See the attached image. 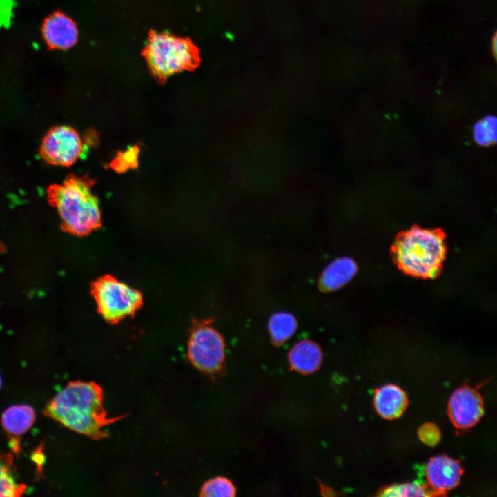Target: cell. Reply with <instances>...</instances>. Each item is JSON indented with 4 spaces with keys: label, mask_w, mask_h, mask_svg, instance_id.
I'll use <instances>...</instances> for the list:
<instances>
[{
    "label": "cell",
    "mask_w": 497,
    "mask_h": 497,
    "mask_svg": "<svg viewBox=\"0 0 497 497\" xmlns=\"http://www.w3.org/2000/svg\"><path fill=\"white\" fill-rule=\"evenodd\" d=\"M137 155L138 148L137 147H133L128 150L121 153L111 162V167L119 172H122L129 168L136 167L137 165Z\"/></svg>",
    "instance_id": "obj_20"
},
{
    "label": "cell",
    "mask_w": 497,
    "mask_h": 497,
    "mask_svg": "<svg viewBox=\"0 0 497 497\" xmlns=\"http://www.w3.org/2000/svg\"><path fill=\"white\" fill-rule=\"evenodd\" d=\"M83 153L79 133L68 126L52 128L44 136L39 149L41 157L48 164L70 166Z\"/></svg>",
    "instance_id": "obj_7"
},
{
    "label": "cell",
    "mask_w": 497,
    "mask_h": 497,
    "mask_svg": "<svg viewBox=\"0 0 497 497\" xmlns=\"http://www.w3.org/2000/svg\"><path fill=\"white\" fill-rule=\"evenodd\" d=\"M199 495L206 497H232L235 495V489L228 478L216 477L203 485Z\"/></svg>",
    "instance_id": "obj_18"
},
{
    "label": "cell",
    "mask_w": 497,
    "mask_h": 497,
    "mask_svg": "<svg viewBox=\"0 0 497 497\" xmlns=\"http://www.w3.org/2000/svg\"><path fill=\"white\" fill-rule=\"evenodd\" d=\"M1 376H0V388H1Z\"/></svg>",
    "instance_id": "obj_23"
},
{
    "label": "cell",
    "mask_w": 497,
    "mask_h": 497,
    "mask_svg": "<svg viewBox=\"0 0 497 497\" xmlns=\"http://www.w3.org/2000/svg\"><path fill=\"white\" fill-rule=\"evenodd\" d=\"M491 48H492V52L493 55L495 59H496V34H495L493 36L492 41H491Z\"/></svg>",
    "instance_id": "obj_22"
},
{
    "label": "cell",
    "mask_w": 497,
    "mask_h": 497,
    "mask_svg": "<svg viewBox=\"0 0 497 497\" xmlns=\"http://www.w3.org/2000/svg\"><path fill=\"white\" fill-rule=\"evenodd\" d=\"M473 136L480 145L487 146L494 143L497 137V121L494 116L488 115L475 124Z\"/></svg>",
    "instance_id": "obj_17"
},
{
    "label": "cell",
    "mask_w": 497,
    "mask_h": 497,
    "mask_svg": "<svg viewBox=\"0 0 497 497\" xmlns=\"http://www.w3.org/2000/svg\"><path fill=\"white\" fill-rule=\"evenodd\" d=\"M297 327L295 318L287 312L273 314L268 323L271 341L275 345L282 344L289 340L295 333Z\"/></svg>",
    "instance_id": "obj_16"
},
{
    "label": "cell",
    "mask_w": 497,
    "mask_h": 497,
    "mask_svg": "<svg viewBox=\"0 0 497 497\" xmlns=\"http://www.w3.org/2000/svg\"><path fill=\"white\" fill-rule=\"evenodd\" d=\"M210 322L203 321L193 327L188 342V358L199 370L215 373L223 364L225 344L222 336Z\"/></svg>",
    "instance_id": "obj_6"
},
{
    "label": "cell",
    "mask_w": 497,
    "mask_h": 497,
    "mask_svg": "<svg viewBox=\"0 0 497 497\" xmlns=\"http://www.w3.org/2000/svg\"><path fill=\"white\" fill-rule=\"evenodd\" d=\"M420 440L428 446L436 445L440 439L441 433L438 427L431 422L422 425L418 429Z\"/></svg>",
    "instance_id": "obj_21"
},
{
    "label": "cell",
    "mask_w": 497,
    "mask_h": 497,
    "mask_svg": "<svg viewBox=\"0 0 497 497\" xmlns=\"http://www.w3.org/2000/svg\"><path fill=\"white\" fill-rule=\"evenodd\" d=\"M357 270V265L352 259L347 257L338 258L324 269L318 281V287L326 293L336 291L347 284Z\"/></svg>",
    "instance_id": "obj_12"
},
{
    "label": "cell",
    "mask_w": 497,
    "mask_h": 497,
    "mask_svg": "<svg viewBox=\"0 0 497 497\" xmlns=\"http://www.w3.org/2000/svg\"><path fill=\"white\" fill-rule=\"evenodd\" d=\"M288 358L292 369L301 373L308 374L319 368L322 360V353L316 343L309 340H302L291 349Z\"/></svg>",
    "instance_id": "obj_14"
},
{
    "label": "cell",
    "mask_w": 497,
    "mask_h": 497,
    "mask_svg": "<svg viewBox=\"0 0 497 497\" xmlns=\"http://www.w3.org/2000/svg\"><path fill=\"white\" fill-rule=\"evenodd\" d=\"M41 32L48 49L50 50L70 49L79 39L77 23L61 10H55L43 19Z\"/></svg>",
    "instance_id": "obj_9"
},
{
    "label": "cell",
    "mask_w": 497,
    "mask_h": 497,
    "mask_svg": "<svg viewBox=\"0 0 497 497\" xmlns=\"http://www.w3.org/2000/svg\"><path fill=\"white\" fill-rule=\"evenodd\" d=\"M142 55L149 71L159 84L183 71L192 72L200 64L199 51L188 37L150 30Z\"/></svg>",
    "instance_id": "obj_4"
},
{
    "label": "cell",
    "mask_w": 497,
    "mask_h": 497,
    "mask_svg": "<svg viewBox=\"0 0 497 497\" xmlns=\"http://www.w3.org/2000/svg\"><path fill=\"white\" fill-rule=\"evenodd\" d=\"M442 232L413 227L400 234L392 247L393 260L407 275L432 278L441 271L446 254Z\"/></svg>",
    "instance_id": "obj_3"
},
{
    "label": "cell",
    "mask_w": 497,
    "mask_h": 497,
    "mask_svg": "<svg viewBox=\"0 0 497 497\" xmlns=\"http://www.w3.org/2000/svg\"><path fill=\"white\" fill-rule=\"evenodd\" d=\"M483 412L484 402L481 395L470 387L457 389L448 403V416L454 427L459 429L475 425Z\"/></svg>",
    "instance_id": "obj_8"
},
{
    "label": "cell",
    "mask_w": 497,
    "mask_h": 497,
    "mask_svg": "<svg viewBox=\"0 0 497 497\" xmlns=\"http://www.w3.org/2000/svg\"><path fill=\"white\" fill-rule=\"evenodd\" d=\"M462 473L460 462L446 455L431 458L425 467L426 478L435 495H442L456 487Z\"/></svg>",
    "instance_id": "obj_10"
},
{
    "label": "cell",
    "mask_w": 497,
    "mask_h": 497,
    "mask_svg": "<svg viewBox=\"0 0 497 497\" xmlns=\"http://www.w3.org/2000/svg\"><path fill=\"white\" fill-rule=\"evenodd\" d=\"M381 496H427L431 495L426 487L416 483H403L387 487L379 491Z\"/></svg>",
    "instance_id": "obj_19"
},
{
    "label": "cell",
    "mask_w": 497,
    "mask_h": 497,
    "mask_svg": "<svg viewBox=\"0 0 497 497\" xmlns=\"http://www.w3.org/2000/svg\"><path fill=\"white\" fill-rule=\"evenodd\" d=\"M35 419L34 409L28 405H12L3 413L1 425L10 437V442L15 452L19 449V440L17 438L30 429Z\"/></svg>",
    "instance_id": "obj_11"
},
{
    "label": "cell",
    "mask_w": 497,
    "mask_h": 497,
    "mask_svg": "<svg viewBox=\"0 0 497 497\" xmlns=\"http://www.w3.org/2000/svg\"><path fill=\"white\" fill-rule=\"evenodd\" d=\"M97 310L105 320L117 323L133 315L142 305L139 291L111 275H104L91 286Z\"/></svg>",
    "instance_id": "obj_5"
},
{
    "label": "cell",
    "mask_w": 497,
    "mask_h": 497,
    "mask_svg": "<svg viewBox=\"0 0 497 497\" xmlns=\"http://www.w3.org/2000/svg\"><path fill=\"white\" fill-rule=\"evenodd\" d=\"M94 184L87 175L70 174L61 184L47 188L48 202L57 210L64 231L81 237L101 226L99 200L92 192Z\"/></svg>",
    "instance_id": "obj_2"
},
{
    "label": "cell",
    "mask_w": 497,
    "mask_h": 497,
    "mask_svg": "<svg viewBox=\"0 0 497 497\" xmlns=\"http://www.w3.org/2000/svg\"><path fill=\"white\" fill-rule=\"evenodd\" d=\"M26 489L17 479L12 455L0 451V497L20 496Z\"/></svg>",
    "instance_id": "obj_15"
},
{
    "label": "cell",
    "mask_w": 497,
    "mask_h": 497,
    "mask_svg": "<svg viewBox=\"0 0 497 497\" xmlns=\"http://www.w3.org/2000/svg\"><path fill=\"white\" fill-rule=\"evenodd\" d=\"M407 397L398 386L386 384L375 391L374 406L383 418L392 420L400 417L407 408Z\"/></svg>",
    "instance_id": "obj_13"
},
{
    "label": "cell",
    "mask_w": 497,
    "mask_h": 497,
    "mask_svg": "<svg viewBox=\"0 0 497 497\" xmlns=\"http://www.w3.org/2000/svg\"><path fill=\"white\" fill-rule=\"evenodd\" d=\"M104 392L93 382H70L46 405L43 413L69 429L94 440L108 437L104 427L123 418L109 417Z\"/></svg>",
    "instance_id": "obj_1"
}]
</instances>
